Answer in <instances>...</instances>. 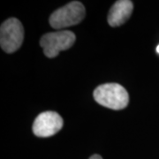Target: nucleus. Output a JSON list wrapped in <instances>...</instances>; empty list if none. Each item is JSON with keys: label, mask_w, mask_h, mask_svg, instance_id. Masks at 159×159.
<instances>
[{"label": "nucleus", "mask_w": 159, "mask_h": 159, "mask_svg": "<svg viewBox=\"0 0 159 159\" xmlns=\"http://www.w3.org/2000/svg\"><path fill=\"white\" fill-rule=\"evenodd\" d=\"M85 7L78 1H73L54 11L49 22L51 28L61 29L77 25L85 17Z\"/></svg>", "instance_id": "f03ea898"}, {"label": "nucleus", "mask_w": 159, "mask_h": 159, "mask_svg": "<svg viewBox=\"0 0 159 159\" xmlns=\"http://www.w3.org/2000/svg\"><path fill=\"white\" fill-rule=\"evenodd\" d=\"M89 159H102V157H101V156H99V155H93Z\"/></svg>", "instance_id": "0eeeda50"}, {"label": "nucleus", "mask_w": 159, "mask_h": 159, "mask_svg": "<svg viewBox=\"0 0 159 159\" xmlns=\"http://www.w3.org/2000/svg\"><path fill=\"white\" fill-rule=\"evenodd\" d=\"M96 102L111 110H122L129 102V96L124 87L118 83H106L94 91Z\"/></svg>", "instance_id": "f257e3e1"}, {"label": "nucleus", "mask_w": 159, "mask_h": 159, "mask_svg": "<svg viewBox=\"0 0 159 159\" xmlns=\"http://www.w3.org/2000/svg\"><path fill=\"white\" fill-rule=\"evenodd\" d=\"M63 119L55 111H44L39 114L33 124V133L38 137H50L61 130Z\"/></svg>", "instance_id": "39448f33"}, {"label": "nucleus", "mask_w": 159, "mask_h": 159, "mask_svg": "<svg viewBox=\"0 0 159 159\" xmlns=\"http://www.w3.org/2000/svg\"><path fill=\"white\" fill-rule=\"evenodd\" d=\"M157 53H159V44L157 45Z\"/></svg>", "instance_id": "6e6552de"}, {"label": "nucleus", "mask_w": 159, "mask_h": 159, "mask_svg": "<svg viewBox=\"0 0 159 159\" xmlns=\"http://www.w3.org/2000/svg\"><path fill=\"white\" fill-rule=\"evenodd\" d=\"M134 9L133 2L129 0H119L115 2L110 9L108 23L111 27H119L129 19Z\"/></svg>", "instance_id": "423d86ee"}, {"label": "nucleus", "mask_w": 159, "mask_h": 159, "mask_svg": "<svg viewBox=\"0 0 159 159\" xmlns=\"http://www.w3.org/2000/svg\"><path fill=\"white\" fill-rule=\"evenodd\" d=\"M24 39V29L16 18H10L2 23L0 29V44L3 51L13 53L20 48Z\"/></svg>", "instance_id": "7ed1b4c3"}, {"label": "nucleus", "mask_w": 159, "mask_h": 159, "mask_svg": "<svg viewBox=\"0 0 159 159\" xmlns=\"http://www.w3.org/2000/svg\"><path fill=\"white\" fill-rule=\"evenodd\" d=\"M75 39V34L68 30L51 32L41 38L40 45L43 49L46 57L52 58L57 57L60 51L71 48L74 45Z\"/></svg>", "instance_id": "20e7f679"}]
</instances>
